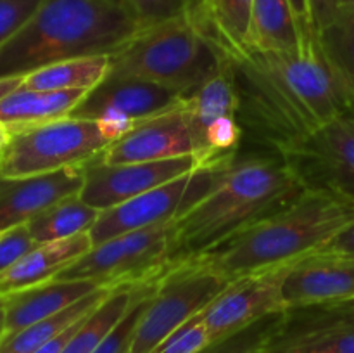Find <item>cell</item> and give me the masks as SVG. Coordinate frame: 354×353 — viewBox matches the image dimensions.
I'll use <instances>...</instances> for the list:
<instances>
[{
    "mask_svg": "<svg viewBox=\"0 0 354 353\" xmlns=\"http://www.w3.org/2000/svg\"><path fill=\"white\" fill-rule=\"evenodd\" d=\"M203 165L196 156L121 165H107L95 158L85 165V182L80 197L99 211L109 210Z\"/></svg>",
    "mask_w": 354,
    "mask_h": 353,
    "instance_id": "5bb4252c",
    "label": "cell"
},
{
    "mask_svg": "<svg viewBox=\"0 0 354 353\" xmlns=\"http://www.w3.org/2000/svg\"><path fill=\"white\" fill-rule=\"evenodd\" d=\"M320 314L290 320L287 314L263 338L266 353H354V301L318 307Z\"/></svg>",
    "mask_w": 354,
    "mask_h": 353,
    "instance_id": "e0dca14e",
    "label": "cell"
},
{
    "mask_svg": "<svg viewBox=\"0 0 354 353\" xmlns=\"http://www.w3.org/2000/svg\"><path fill=\"white\" fill-rule=\"evenodd\" d=\"M92 248L88 232L62 241L37 244L0 275V296H9L17 291L55 279L62 270L68 269Z\"/></svg>",
    "mask_w": 354,
    "mask_h": 353,
    "instance_id": "d6986e66",
    "label": "cell"
},
{
    "mask_svg": "<svg viewBox=\"0 0 354 353\" xmlns=\"http://www.w3.org/2000/svg\"><path fill=\"white\" fill-rule=\"evenodd\" d=\"M207 348H209V338L203 324V311H201L152 353H203Z\"/></svg>",
    "mask_w": 354,
    "mask_h": 353,
    "instance_id": "4dcf8cb0",
    "label": "cell"
},
{
    "mask_svg": "<svg viewBox=\"0 0 354 353\" xmlns=\"http://www.w3.org/2000/svg\"><path fill=\"white\" fill-rule=\"evenodd\" d=\"M3 303H6V296H0V307H3Z\"/></svg>",
    "mask_w": 354,
    "mask_h": 353,
    "instance_id": "7bdbcfd3",
    "label": "cell"
},
{
    "mask_svg": "<svg viewBox=\"0 0 354 353\" xmlns=\"http://www.w3.org/2000/svg\"><path fill=\"white\" fill-rule=\"evenodd\" d=\"M339 9H341V0H310L311 24H313L315 37L337 17Z\"/></svg>",
    "mask_w": 354,
    "mask_h": 353,
    "instance_id": "836d02e7",
    "label": "cell"
},
{
    "mask_svg": "<svg viewBox=\"0 0 354 353\" xmlns=\"http://www.w3.org/2000/svg\"><path fill=\"white\" fill-rule=\"evenodd\" d=\"M289 265L237 277L204 308L203 324L209 346L237 338L263 318L286 314L282 282Z\"/></svg>",
    "mask_w": 354,
    "mask_h": 353,
    "instance_id": "30bf717a",
    "label": "cell"
},
{
    "mask_svg": "<svg viewBox=\"0 0 354 353\" xmlns=\"http://www.w3.org/2000/svg\"><path fill=\"white\" fill-rule=\"evenodd\" d=\"M211 2H213V0H196V7H197L196 16H197V14H199V12H203L204 9H207Z\"/></svg>",
    "mask_w": 354,
    "mask_h": 353,
    "instance_id": "60d3db41",
    "label": "cell"
},
{
    "mask_svg": "<svg viewBox=\"0 0 354 353\" xmlns=\"http://www.w3.org/2000/svg\"><path fill=\"white\" fill-rule=\"evenodd\" d=\"M318 47L354 111V12L341 6L337 17L317 35Z\"/></svg>",
    "mask_w": 354,
    "mask_h": 353,
    "instance_id": "d4e9b609",
    "label": "cell"
},
{
    "mask_svg": "<svg viewBox=\"0 0 354 353\" xmlns=\"http://www.w3.org/2000/svg\"><path fill=\"white\" fill-rule=\"evenodd\" d=\"M341 6L349 7V9H351L354 12V0H341Z\"/></svg>",
    "mask_w": 354,
    "mask_h": 353,
    "instance_id": "b9f144b4",
    "label": "cell"
},
{
    "mask_svg": "<svg viewBox=\"0 0 354 353\" xmlns=\"http://www.w3.org/2000/svg\"><path fill=\"white\" fill-rule=\"evenodd\" d=\"M287 311L354 301V256L310 253L290 263L282 282Z\"/></svg>",
    "mask_w": 354,
    "mask_h": 353,
    "instance_id": "2e32d148",
    "label": "cell"
},
{
    "mask_svg": "<svg viewBox=\"0 0 354 353\" xmlns=\"http://www.w3.org/2000/svg\"><path fill=\"white\" fill-rule=\"evenodd\" d=\"M113 289L114 287H99L66 310L7 336L0 343V353H35L59 332L64 331L66 327L75 324L85 315H88L92 310H95Z\"/></svg>",
    "mask_w": 354,
    "mask_h": 353,
    "instance_id": "4316f807",
    "label": "cell"
},
{
    "mask_svg": "<svg viewBox=\"0 0 354 353\" xmlns=\"http://www.w3.org/2000/svg\"><path fill=\"white\" fill-rule=\"evenodd\" d=\"M182 156L199 158V142L183 99L171 109L135 123L120 138L111 142L97 159L107 165H121Z\"/></svg>",
    "mask_w": 354,
    "mask_h": 353,
    "instance_id": "9a60e30c",
    "label": "cell"
},
{
    "mask_svg": "<svg viewBox=\"0 0 354 353\" xmlns=\"http://www.w3.org/2000/svg\"><path fill=\"white\" fill-rule=\"evenodd\" d=\"M120 138L102 121L64 116L23 128H12L0 152V179H19L85 166Z\"/></svg>",
    "mask_w": 354,
    "mask_h": 353,
    "instance_id": "8992f818",
    "label": "cell"
},
{
    "mask_svg": "<svg viewBox=\"0 0 354 353\" xmlns=\"http://www.w3.org/2000/svg\"><path fill=\"white\" fill-rule=\"evenodd\" d=\"M93 280H57L52 279L40 286L28 287L6 296V338L28 325L52 317L66 310L86 294L97 291Z\"/></svg>",
    "mask_w": 354,
    "mask_h": 353,
    "instance_id": "ffe728a7",
    "label": "cell"
},
{
    "mask_svg": "<svg viewBox=\"0 0 354 353\" xmlns=\"http://www.w3.org/2000/svg\"><path fill=\"white\" fill-rule=\"evenodd\" d=\"M3 234H6V232H0V237H2V235H3Z\"/></svg>",
    "mask_w": 354,
    "mask_h": 353,
    "instance_id": "ee69618b",
    "label": "cell"
},
{
    "mask_svg": "<svg viewBox=\"0 0 354 353\" xmlns=\"http://www.w3.org/2000/svg\"><path fill=\"white\" fill-rule=\"evenodd\" d=\"M232 279L197 260L176 262L162 273L135 332L131 353H152L190 318L199 315Z\"/></svg>",
    "mask_w": 354,
    "mask_h": 353,
    "instance_id": "ba28073f",
    "label": "cell"
},
{
    "mask_svg": "<svg viewBox=\"0 0 354 353\" xmlns=\"http://www.w3.org/2000/svg\"><path fill=\"white\" fill-rule=\"evenodd\" d=\"M353 220L351 197L328 187L308 185L282 208L194 260L234 280L318 251Z\"/></svg>",
    "mask_w": 354,
    "mask_h": 353,
    "instance_id": "7a4b0ae2",
    "label": "cell"
},
{
    "mask_svg": "<svg viewBox=\"0 0 354 353\" xmlns=\"http://www.w3.org/2000/svg\"><path fill=\"white\" fill-rule=\"evenodd\" d=\"M138 28H149L185 16H196V0H123Z\"/></svg>",
    "mask_w": 354,
    "mask_h": 353,
    "instance_id": "f546056e",
    "label": "cell"
},
{
    "mask_svg": "<svg viewBox=\"0 0 354 353\" xmlns=\"http://www.w3.org/2000/svg\"><path fill=\"white\" fill-rule=\"evenodd\" d=\"M182 93L133 76L109 73L80 100L69 116L102 121L121 135L135 123L182 102Z\"/></svg>",
    "mask_w": 354,
    "mask_h": 353,
    "instance_id": "4fadbf2b",
    "label": "cell"
},
{
    "mask_svg": "<svg viewBox=\"0 0 354 353\" xmlns=\"http://www.w3.org/2000/svg\"><path fill=\"white\" fill-rule=\"evenodd\" d=\"M306 187L299 170L283 156L234 159L214 189L175 221V262L213 251Z\"/></svg>",
    "mask_w": 354,
    "mask_h": 353,
    "instance_id": "3957f363",
    "label": "cell"
},
{
    "mask_svg": "<svg viewBox=\"0 0 354 353\" xmlns=\"http://www.w3.org/2000/svg\"><path fill=\"white\" fill-rule=\"evenodd\" d=\"M313 45L304 40L290 0H254L249 51L297 52Z\"/></svg>",
    "mask_w": 354,
    "mask_h": 353,
    "instance_id": "44dd1931",
    "label": "cell"
},
{
    "mask_svg": "<svg viewBox=\"0 0 354 353\" xmlns=\"http://www.w3.org/2000/svg\"><path fill=\"white\" fill-rule=\"evenodd\" d=\"M111 69L109 55H86L66 59L24 75V90H92Z\"/></svg>",
    "mask_w": 354,
    "mask_h": 353,
    "instance_id": "cb8c5ba5",
    "label": "cell"
},
{
    "mask_svg": "<svg viewBox=\"0 0 354 353\" xmlns=\"http://www.w3.org/2000/svg\"><path fill=\"white\" fill-rule=\"evenodd\" d=\"M138 30L123 0H41L0 48V78L24 76L66 59L111 55Z\"/></svg>",
    "mask_w": 354,
    "mask_h": 353,
    "instance_id": "277c9868",
    "label": "cell"
},
{
    "mask_svg": "<svg viewBox=\"0 0 354 353\" xmlns=\"http://www.w3.org/2000/svg\"><path fill=\"white\" fill-rule=\"evenodd\" d=\"M35 246L37 242L31 237L28 225H19V227L7 230L0 237V275Z\"/></svg>",
    "mask_w": 354,
    "mask_h": 353,
    "instance_id": "d6a6232c",
    "label": "cell"
},
{
    "mask_svg": "<svg viewBox=\"0 0 354 353\" xmlns=\"http://www.w3.org/2000/svg\"><path fill=\"white\" fill-rule=\"evenodd\" d=\"M10 137H12V128L0 121V152H2V149L9 144Z\"/></svg>",
    "mask_w": 354,
    "mask_h": 353,
    "instance_id": "f35d334b",
    "label": "cell"
},
{
    "mask_svg": "<svg viewBox=\"0 0 354 353\" xmlns=\"http://www.w3.org/2000/svg\"><path fill=\"white\" fill-rule=\"evenodd\" d=\"M232 64L254 113L279 135V147L301 141L349 109L318 42L297 52L249 51Z\"/></svg>",
    "mask_w": 354,
    "mask_h": 353,
    "instance_id": "6da1fadb",
    "label": "cell"
},
{
    "mask_svg": "<svg viewBox=\"0 0 354 353\" xmlns=\"http://www.w3.org/2000/svg\"><path fill=\"white\" fill-rule=\"evenodd\" d=\"M85 166L19 179H0V232L26 225L59 201L80 194Z\"/></svg>",
    "mask_w": 354,
    "mask_h": 353,
    "instance_id": "ac0fdd59",
    "label": "cell"
},
{
    "mask_svg": "<svg viewBox=\"0 0 354 353\" xmlns=\"http://www.w3.org/2000/svg\"><path fill=\"white\" fill-rule=\"evenodd\" d=\"M100 213L102 211L86 204L80 194H76L47 208L26 225L35 242L44 244L90 232Z\"/></svg>",
    "mask_w": 354,
    "mask_h": 353,
    "instance_id": "83f0119b",
    "label": "cell"
},
{
    "mask_svg": "<svg viewBox=\"0 0 354 353\" xmlns=\"http://www.w3.org/2000/svg\"><path fill=\"white\" fill-rule=\"evenodd\" d=\"M308 185L328 187L354 201V111L348 109L304 138L279 147Z\"/></svg>",
    "mask_w": 354,
    "mask_h": 353,
    "instance_id": "7c38bea8",
    "label": "cell"
},
{
    "mask_svg": "<svg viewBox=\"0 0 354 353\" xmlns=\"http://www.w3.org/2000/svg\"><path fill=\"white\" fill-rule=\"evenodd\" d=\"M318 253H335V255L354 256V220L349 225H346L341 232H337L327 244L322 246Z\"/></svg>",
    "mask_w": 354,
    "mask_h": 353,
    "instance_id": "e575fe53",
    "label": "cell"
},
{
    "mask_svg": "<svg viewBox=\"0 0 354 353\" xmlns=\"http://www.w3.org/2000/svg\"><path fill=\"white\" fill-rule=\"evenodd\" d=\"M161 277H159V279H161ZM159 279L152 280V282L145 284V286L142 287L137 300L131 303V307L128 308V311L123 315V318L114 325L113 331L104 338V341L97 346V350L93 353H131V346H133L138 322H140L142 315H144L145 307H147L149 300H151Z\"/></svg>",
    "mask_w": 354,
    "mask_h": 353,
    "instance_id": "f1b7e54d",
    "label": "cell"
},
{
    "mask_svg": "<svg viewBox=\"0 0 354 353\" xmlns=\"http://www.w3.org/2000/svg\"><path fill=\"white\" fill-rule=\"evenodd\" d=\"M294 14H296L297 24L301 28L304 40L308 44H317V37H315L313 24H311V12H310V0H290Z\"/></svg>",
    "mask_w": 354,
    "mask_h": 353,
    "instance_id": "d590c367",
    "label": "cell"
},
{
    "mask_svg": "<svg viewBox=\"0 0 354 353\" xmlns=\"http://www.w3.org/2000/svg\"><path fill=\"white\" fill-rule=\"evenodd\" d=\"M6 338V310L3 307H0V343Z\"/></svg>",
    "mask_w": 354,
    "mask_h": 353,
    "instance_id": "ab89813d",
    "label": "cell"
},
{
    "mask_svg": "<svg viewBox=\"0 0 354 353\" xmlns=\"http://www.w3.org/2000/svg\"><path fill=\"white\" fill-rule=\"evenodd\" d=\"M252 9L254 0H213L196 17L232 62H237L249 52Z\"/></svg>",
    "mask_w": 354,
    "mask_h": 353,
    "instance_id": "603a6c76",
    "label": "cell"
},
{
    "mask_svg": "<svg viewBox=\"0 0 354 353\" xmlns=\"http://www.w3.org/2000/svg\"><path fill=\"white\" fill-rule=\"evenodd\" d=\"M241 89L232 61L206 83L183 97L199 142V158L204 165L234 159L241 141Z\"/></svg>",
    "mask_w": 354,
    "mask_h": 353,
    "instance_id": "8fae6325",
    "label": "cell"
},
{
    "mask_svg": "<svg viewBox=\"0 0 354 353\" xmlns=\"http://www.w3.org/2000/svg\"><path fill=\"white\" fill-rule=\"evenodd\" d=\"M265 334L266 331L256 339H251L249 343H245V345H235L234 348L223 350L221 353H266L265 348H263V338H265Z\"/></svg>",
    "mask_w": 354,
    "mask_h": 353,
    "instance_id": "8d00e7d4",
    "label": "cell"
},
{
    "mask_svg": "<svg viewBox=\"0 0 354 353\" xmlns=\"http://www.w3.org/2000/svg\"><path fill=\"white\" fill-rule=\"evenodd\" d=\"M152 282V280H151ZM149 284V282H145ZM145 284H135V286H120L114 287L106 300L99 305L93 311H90L73 338L69 339L68 346L62 353H93L97 346L104 341L107 334L114 329V325L123 318L128 308L131 307L137 296L140 294Z\"/></svg>",
    "mask_w": 354,
    "mask_h": 353,
    "instance_id": "484cf974",
    "label": "cell"
},
{
    "mask_svg": "<svg viewBox=\"0 0 354 353\" xmlns=\"http://www.w3.org/2000/svg\"><path fill=\"white\" fill-rule=\"evenodd\" d=\"M85 96L86 90L17 89L0 100V121L23 128L69 116Z\"/></svg>",
    "mask_w": 354,
    "mask_h": 353,
    "instance_id": "7402d4cb",
    "label": "cell"
},
{
    "mask_svg": "<svg viewBox=\"0 0 354 353\" xmlns=\"http://www.w3.org/2000/svg\"><path fill=\"white\" fill-rule=\"evenodd\" d=\"M24 76H9V78H0V100L17 90L23 83Z\"/></svg>",
    "mask_w": 354,
    "mask_h": 353,
    "instance_id": "74e56055",
    "label": "cell"
},
{
    "mask_svg": "<svg viewBox=\"0 0 354 353\" xmlns=\"http://www.w3.org/2000/svg\"><path fill=\"white\" fill-rule=\"evenodd\" d=\"M234 159L203 165L140 196L104 210L88 232L92 244L97 246L127 232L180 220L214 189Z\"/></svg>",
    "mask_w": 354,
    "mask_h": 353,
    "instance_id": "9c48e42d",
    "label": "cell"
},
{
    "mask_svg": "<svg viewBox=\"0 0 354 353\" xmlns=\"http://www.w3.org/2000/svg\"><path fill=\"white\" fill-rule=\"evenodd\" d=\"M109 59V73L158 83L183 97L232 61L196 16L142 28Z\"/></svg>",
    "mask_w": 354,
    "mask_h": 353,
    "instance_id": "5b68a950",
    "label": "cell"
},
{
    "mask_svg": "<svg viewBox=\"0 0 354 353\" xmlns=\"http://www.w3.org/2000/svg\"><path fill=\"white\" fill-rule=\"evenodd\" d=\"M175 262V221L127 232L93 246L62 270L57 280H93L104 287L159 279Z\"/></svg>",
    "mask_w": 354,
    "mask_h": 353,
    "instance_id": "52a82bcc",
    "label": "cell"
},
{
    "mask_svg": "<svg viewBox=\"0 0 354 353\" xmlns=\"http://www.w3.org/2000/svg\"><path fill=\"white\" fill-rule=\"evenodd\" d=\"M41 0H0V48L26 24Z\"/></svg>",
    "mask_w": 354,
    "mask_h": 353,
    "instance_id": "1f68e13d",
    "label": "cell"
}]
</instances>
